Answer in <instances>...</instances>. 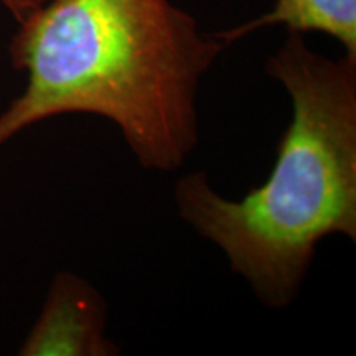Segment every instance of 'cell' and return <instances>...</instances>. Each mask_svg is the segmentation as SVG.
Segmentation results:
<instances>
[{"instance_id":"1","label":"cell","mask_w":356,"mask_h":356,"mask_svg":"<svg viewBox=\"0 0 356 356\" xmlns=\"http://www.w3.org/2000/svg\"><path fill=\"white\" fill-rule=\"evenodd\" d=\"M10 56L26 73L0 114V145L63 114L118 126L144 168L173 172L198 142L197 92L225 44L170 0H50L20 22Z\"/></svg>"},{"instance_id":"2","label":"cell","mask_w":356,"mask_h":356,"mask_svg":"<svg viewBox=\"0 0 356 356\" xmlns=\"http://www.w3.org/2000/svg\"><path fill=\"white\" fill-rule=\"evenodd\" d=\"M287 33L266 63L292 101L267 180L239 202L218 195L204 172L175 184L181 220L215 243L274 310L299 296L323 238L356 241V55L330 60L302 33Z\"/></svg>"},{"instance_id":"3","label":"cell","mask_w":356,"mask_h":356,"mask_svg":"<svg viewBox=\"0 0 356 356\" xmlns=\"http://www.w3.org/2000/svg\"><path fill=\"white\" fill-rule=\"evenodd\" d=\"M106 302L91 284L56 274L40 318L22 345L24 356H111L119 348L104 335Z\"/></svg>"},{"instance_id":"4","label":"cell","mask_w":356,"mask_h":356,"mask_svg":"<svg viewBox=\"0 0 356 356\" xmlns=\"http://www.w3.org/2000/svg\"><path fill=\"white\" fill-rule=\"evenodd\" d=\"M274 25L286 26L287 32L325 33L343 44L345 53L356 55V0H274L264 15L211 37L226 47Z\"/></svg>"},{"instance_id":"5","label":"cell","mask_w":356,"mask_h":356,"mask_svg":"<svg viewBox=\"0 0 356 356\" xmlns=\"http://www.w3.org/2000/svg\"><path fill=\"white\" fill-rule=\"evenodd\" d=\"M44 2L47 0H0V3L12 13V17L19 24L24 22L30 13L37 10L40 6H43Z\"/></svg>"}]
</instances>
